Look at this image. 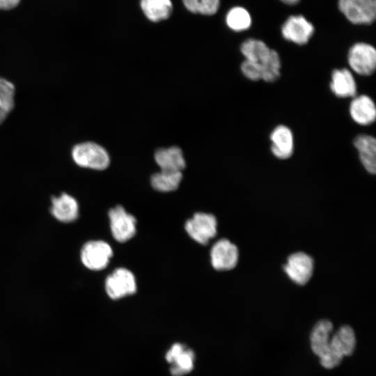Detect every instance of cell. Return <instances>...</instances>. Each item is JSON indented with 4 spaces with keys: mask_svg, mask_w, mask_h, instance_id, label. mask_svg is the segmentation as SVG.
Masks as SVG:
<instances>
[{
    "mask_svg": "<svg viewBox=\"0 0 376 376\" xmlns=\"http://www.w3.org/2000/svg\"><path fill=\"white\" fill-rule=\"evenodd\" d=\"M181 171H162L151 177V184L156 190L168 192L175 190L182 180Z\"/></svg>",
    "mask_w": 376,
    "mask_h": 376,
    "instance_id": "obj_22",
    "label": "cell"
},
{
    "mask_svg": "<svg viewBox=\"0 0 376 376\" xmlns=\"http://www.w3.org/2000/svg\"><path fill=\"white\" fill-rule=\"evenodd\" d=\"M194 352L185 345L176 343L166 354V360L171 364L170 372L173 376H182L194 368Z\"/></svg>",
    "mask_w": 376,
    "mask_h": 376,
    "instance_id": "obj_11",
    "label": "cell"
},
{
    "mask_svg": "<svg viewBox=\"0 0 376 376\" xmlns=\"http://www.w3.org/2000/svg\"><path fill=\"white\" fill-rule=\"evenodd\" d=\"M226 21L228 26L235 31L246 30L251 24L249 13L240 6L234 7L228 12Z\"/></svg>",
    "mask_w": 376,
    "mask_h": 376,
    "instance_id": "obj_24",
    "label": "cell"
},
{
    "mask_svg": "<svg viewBox=\"0 0 376 376\" xmlns=\"http://www.w3.org/2000/svg\"><path fill=\"white\" fill-rule=\"evenodd\" d=\"M19 0H0V9L9 10L15 7Z\"/></svg>",
    "mask_w": 376,
    "mask_h": 376,
    "instance_id": "obj_28",
    "label": "cell"
},
{
    "mask_svg": "<svg viewBox=\"0 0 376 376\" xmlns=\"http://www.w3.org/2000/svg\"><path fill=\"white\" fill-rule=\"evenodd\" d=\"M313 25L303 15H292L281 27L283 37L297 45L307 43L314 33Z\"/></svg>",
    "mask_w": 376,
    "mask_h": 376,
    "instance_id": "obj_9",
    "label": "cell"
},
{
    "mask_svg": "<svg viewBox=\"0 0 376 376\" xmlns=\"http://www.w3.org/2000/svg\"><path fill=\"white\" fill-rule=\"evenodd\" d=\"M186 8L191 13L211 15L219 9L220 0H182Z\"/></svg>",
    "mask_w": 376,
    "mask_h": 376,
    "instance_id": "obj_26",
    "label": "cell"
},
{
    "mask_svg": "<svg viewBox=\"0 0 376 376\" xmlns=\"http://www.w3.org/2000/svg\"><path fill=\"white\" fill-rule=\"evenodd\" d=\"M211 263L217 270H229L234 268L238 260L237 246L226 239L217 241L210 252Z\"/></svg>",
    "mask_w": 376,
    "mask_h": 376,
    "instance_id": "obj_12",
    "label": "cell"
},
{
    "mask_svg": "<svg viewBox=\"0 0 376 376\" xmlns=\"http://www.w3.org/2000/svg\"><path fill=\"white\" fill-rule=\"evenodd\" d=\"M155 159L162 171H181L185 167L182 150L178 147L159 149Z\"/></svg>",
    "mask_w": 376,
    "mask_h": 376,
    "instance_id": "obj_19",
    "label": "cell"
},
{
    "mask_svg": "<svg viewBox=\"0 0 376 376\" xmlns=\"http://www.w3.org/2000/svg\"><path fill=\"white\" fill-rule=\"evenodd\" d=\"M242 74L251 81L262 79V69L259 63L244 60L240 67Z\"/></svg>",
    "mask_w": 376,
    "mask_h": 376,
    "instance_id": "obj_27",
    "label": "cell"
},
{
    "mask_svg": "<svg viewBox=\"0 0 376 376\" xmlns=\"http://www.w3.org/2000/svg\"><path fill=\"white\" fill-rule=\"evenodd\" d=\"M271 151L277 158L285 159L290 157L294 151V136L291 130L284 125L276 126L270 134Z\"/></svg>",
    "mask_w": 376,
    "mask_h": 376,
    "instance_id": "obj_14",
    "label": "cell"
},
{
    "mask_svg": "<svg viewBox=\"0 0 376 376\" xmlns=\"http://www.w3.org/2000/svg\"><path fill=\"white\" fill-rule=\"evenodd\" d=\"M105 290L112 299H118L134 294L136 290L135 277L125 268L116 269L107 276Z\"/></svg>",
    "mask_w": 376,
    "mask_h": 376,
    "instance_id": "obj_6",
    "label": "cell"
},
{
    "mask_svg": "<svg viewBox=\"0 0 376 376\" xmlns=\"http://www.w3.org/2000/svg\"><path fill=\"white\" fill-rule=\"evenodd\" d=\"M349 112L352 119L360 125H369L376 118L375 102L366 95L354 96L350 102Z\"/></svg>",
    "mask_w": 376,
    "mask_h": 376,
    "instance_id": "obj_13",
    "label": "cell"
},
{
    "mask_svg": "<svg viewBox=\"0 0 376 376\" xmlns=\"http://www.w3.org/2000/svg\"><path fill=\"white\" fill-rule=\"evenodd\" d=\"M14 85L0 77V124L6 118L14 107Z\"/></svg>",
    "mask_w": 376,
    "mask_h": 376,
    "instance_id": "obj_23",
    "label": "cell"
},
{
    "mask_svg": "<svg viewBox=\"0 0 376 376\" xmlns=\"http://www.w3.org/2000/svg\"><path fill=\"white\" fill-rule=\"evenodd\" d=\"M280 1H281L283 3L288 5H295L299 3L300 0H280Z\"/></svg>",
    "mask_w": 376,
    "mask_h": 376,
    "instance_id": "obj_29",
    "label": "cell"
},
{
    "mask_svg": "<svg viewBox=\"0 0 376 376\" xmlns=\"http://www.w3.org/2000/svg\"><path fill=\"white\" fill-rule=\"evenodd\" d=\"M354 146L357 150L360 161L365 169L370 173L376 171V140L368 134H359L354 140Z\"/></svg>",
    "mask_w": 376,
    "mask_h": 376,
    "instance_id": "obj_17",
    "label": "cell"
},
{
    "mask_svg": "<svg viewBox=\"0 0 376 376\" xmlns=\"http://www.w3.org/2000/svg\"><path fill=\"white\" fill-rule=\"evenodd\" d=\"M110 227L113 237L119 242L130 240L136 233V220L120 205L109 210Z\"/></svg>",
    "mask_w": 376,
    "mask_h": 376,
    "instance_id": "obj_8",
    "label": "cell"
},
{
    "mask_svg": "<svg viewBox=\"0 0 376 376\" xmlns=\"http://www.w3.org/2000/svg\"><path fill=\"white\" fill-rule=\"evenodd\" d=\"M113 251L109 244L101 240L86 242L81 251V260L85 267L91 270H101L105 268Z\"/></svg>",
    "mask_w": 376,
    "mask_h": 376,
    "instance_id": "obj_5",
    "label": "cell"
},
{
    "mask_svg": "<svg viewBox=\"0 0 376 376\" xmlns=\"http://www.w3.org/2000/svg\"><path fill=\"white\" fill-rule=\"evenodd\" d=\"M347 61L351 69L358 75L368 76L376 68V50L366 42H357L348 52Z\"/></svg>",
    "mask_w": 376,
    "mask_h": 376,
    "instance_id": "obj_3",
    "label": "cell"
},
{
    "mask_svg": "<svg viewBox=\"0 0 376 376\" xmlns=\"http://www.w3.org/2000/svg\"><path fill=\"white\" fill-rule=\"evenodd\" d=\"M240 50L245 60L263 64L268 59L273 49L262 40L249 38L242 42Z\"/></svg>",
    "mask_w": 376,
    "mask_h": 376,
    "instance_id": "obj_20",
    "label": "cell"
},
{
    "mask_svg": "<svg viewBox=\"0 0 376 376\" xmlns=\"http://www.w3.org/2000/svg\"><path fill=\"white\" fill-rule=\"evenodd\" d=\"M51 212L58 221L69 223L75 221L79 215V205L72 196L63 193L52 198Z\"/></svg>",
    "mask_w": 376,
    "mask_h": 376,
    "instance_id": "obj_16",
    "label": "cell"
},
{
    "mask_svg": "<svg viewBox=\"0 0 376 376\" xmlns=\"http://www.w3.org/2000/svg\"><path fill=\"white\" fill-rule=\"evenodd\" d=\"M356 338L352 328L343 325L330 340L327 352L320 357L321 365L327 369L338 366L344 357L351 355L355 348Z\"/></svg>",
    "mask_w": 376,
    "mask_h": 376,
    "instance_id": "obj_1",
    "label": "cell"
},
{
    "mask_svg": "<svg viewBox=\"0 0 376 376\" xmlns=\"http://www.w3.org/2000/svg\"><path fill=\"white\" fill-rule=\"evenodd\" d=\"M313 264V260L310 256L304 252H297L288 257L283 269L292 281L304 285L312 276Z\"/></svg>",
    "mask_w": 376,
    "mask_h": 376,
    "instance_id": "obj_10",
    "label": "cell"
},
{
    "mask_svg": "<svg viewBox=\"0 0 376 376\" xmlns=\"http://www.w3.org/2000/svg\"><path fill=\"white\" fill-rule=\"evenodd\" d=\"M260 65L262 69V79L265 81L272 82L280 77L281 62L275 50L273 49L268 59Z\"/></svg>",
    "mask_w": 376,
    "mask_h": 376,
    "instance_id": "obj_25",
    "label": "cell"
},
{
    "mask_svg": "<svg viewBox=\"0 0 376 376\" xmlns=\"http://www.w3.org/2000/svg\"><path fill=\"white\" fill-rule=\"evenodd\" d=\"M329 86L331 92L338 97H354L357 95L354 77L347 68L333 70Z\"/></svg>",
    "mask_w": 376,
    "mask_h": 376,
    "instance_id": "obj_15",
    "label": "cell"
},
{
    "mask_svg": "<svg viewBox=\"0 0 376 376\" xmlns=\"http://www.w3.org/2000/svg\"><path fill=\"white\" fill-rule=\"evenodd\" d=\"M338 8L355 24H370L376 17L375 0H338Z\"/></svg>",
    "mask_w": 376,
    "mask_h": 376,
    "instance_id": "obj_4",
    "label": "cell"
},
{
    "mask_svg": "<svg viewBox=\"0 0 376 376\" xmlns=\"http://www.w3.org/2000/svg\"><path fill=\"white\" fill-rule=\"evenodd\" d=\"M75 162L84 168L103 170L109 164L107 152L100 145L85 142L76 145L72 150Z\"/></svg>",
    "mask_w": 376,
    "mask_h": 376,
    "instance_id": "obj_2",
    "label": "cell"
},
{
    "mask_svg": "<svg viewBox=\"0 0 376 376\" xmlns=\"http://www.w3.org/2000/svg\"><path fill=\"white\" fill-rule=\"evenodd\" d=\"M140 5L144 15L152 22L167 19L173 10L171 0H141Z\"/></svg>",
    "mask_w": 376,
    "mask_h": 376,
    "instance_id": "obj_21",
    "label": "cell"
},
{
    "mask_svg": "<svg viewBox=\"0 0 376 376\" xmlns=\"http://www.w3.org/2000/svg\"><path fill=\"white\" fill-rule=\"evenodd\" d=\"M217 226V219L214 215L198 212L187 221L185 229L196 242L205 244L216 235Z\"/></svg>",
    "mask_w": 376,
    "mask_h": 376,
    "instance_id": "obj_7",
    "label": "cell"
},
{
    "mask_svg": "<svg viewBox=\"0 0 376 376\" xmlns=\"http://www.w3.org/2000/svg\"><path fill=\"white\" fill-rule=\"evenodd\" d=\"M332 329V323L328 320L318 321L313 328L311 334V349L319 358L322 357L329 348V335Z\"/></svg>",
    "mask_w": 376,
    "mask_h": 376,
    "instance_id": "obj_18",
    "label": "cell"
}]
</instances>
